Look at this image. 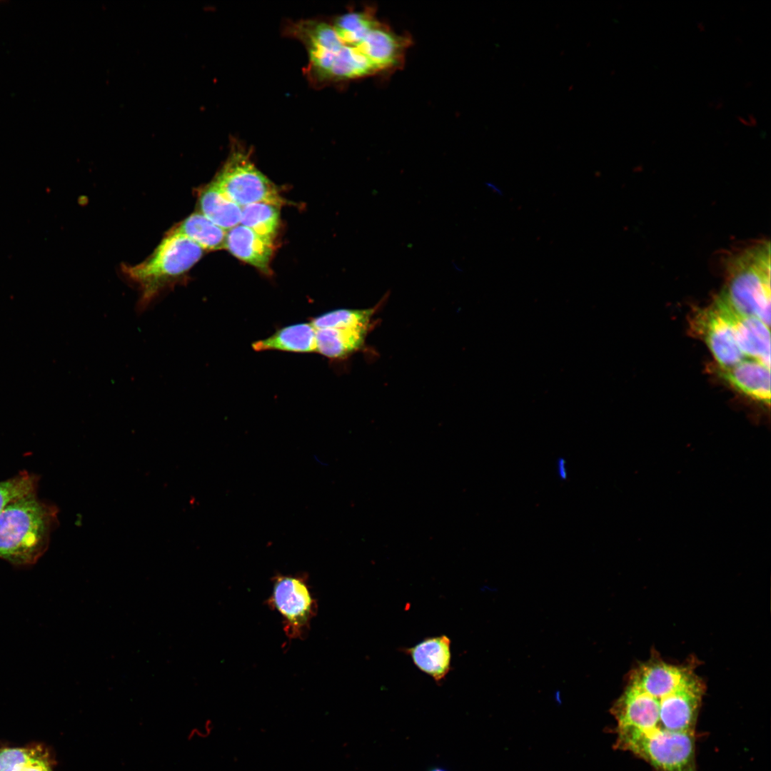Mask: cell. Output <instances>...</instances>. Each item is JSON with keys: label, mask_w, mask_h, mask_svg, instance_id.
<instances>
[{"label": "cell", "mask_w": 771, "mask_h": 771, "mask_svg": "<svg viewBox=\"0 0 771 771\" xmlns=\"http://www.w3.org/2000/svg\"><path fill=\"white\" fill-rule=\"evenodd\" d=\"M58 513L36 493L7 505L0 513V558L16 566L36 563L48 549Z\"/></svg>", "instance_id": "obj_1"}, {"label": "cell", "mask_w": 771, "mask_h": 771, "mask_svg": "<svg viewBox=\"0 0 771 771\" xmlns=\"http://www.w3.org/2000/svg\"><path fill=\"white\" fill-rule=\"evenodd\" d=\"M203 251L195 242L171 229L143 262L123 265V273L140 291L138 308L143 311L166 288L182 280Z\"/></svg>", "instance_id": "obj_2"}, {"label": "cell", "mask_w": 771, "mask_h": 771, "mask_svg": "<svg viewBox=\"0 0 771 771\" xmlns=\"http://www.w3.org/2000/svg\"><path fill=\"white\" fill-rule=\"evenodd\" d=\"M739 313L770 326V246L762 242L733 257L718 296Z\"/></svg>", "instance_id": "obj_3"}, {"label": "cell", "mask_w": 771, "mask_h": 771, "mask_svg": "<svg viewBox=\"0 0 771 771\" xmlns=\"http://www.w3.org/2000/svg\"><path fill=\"white\" fill-rule=\"evenodd\" d=\"M294 29L307 48L311 70L320 80H351L378 73L360 46L343 41L331 24L308 21Z\"/></svg>", "instance_id": "obj_4"}, {"label": "cell", "mask_w": 771, "mask_h": 771, "mask_svg": "<svg viewBox=\"0 0 771 771\" xmlns=\"http://www.w3.org/2000/svg\"><path fill=\"white\" fill-rule=\"evenodd\" d=\"M616 747L629 751L658 771H697L695 735L660 727L616 730Z\"/></svg>", "instance_id": "obj_5"}, {"label": "cell", "mask_w": 771, "mask_h": 771, "mask_svg": "<svg viewBox=\"0 0 771 771\" xmlns=\"http://www.w3.org/2000/svg\"><path fill=\"white\" fill-rule=\"evenodd\" d=\"M267 602L281 617L285 635L289 640H303L307 635L318 611L307 576L275 575Z\"/></svg>", "instance_id": "obj_6"}, {"label": "cell", "mask_w": 771, "mask_h": 771, "mask_svg": "<svg viewBox=\"0 0 771 771\" xmlns=\"http://www.w3.org/2000/svg\"><path fill=\"white\" fill-rule=\"evenodd\" d=\"M213 181L241 207L255 203L279 207L285 203L276 186L254 166L246 153L240 151L230 155Z\"/></svg>", "instance_id": "obj_7"}, {"label": "cell", "mask_w": 771, "mask_h": 771, "mask_svg": "<svg viewBox=\"0 0 771 771\" xmlns=\"http://www.w3.org/2000/svg\"><path fill=\"white\" fill-rule=\"evenodd\" d=\"M705 692L703 680L693 672L675 690L657 698L661 727L672 732L694 733Z\"/></svg>", "instance_id": "obj_8"}, {"label": "cell", "mask_w": 771, "mask_h": 771, "mask_svg": "<svg viewBox=\"0 0 771 771\" xmlns=\"http://www.w3.org/2000/svg\"><path fill=\"white\" fill-rule=\"evenodd\" d=\"M690 328L707 345L718 366H730L745 358L731 326L712 304L691 314Z\"/></svg>", "instance_id": "obj_9"}, {"label": "cell", "mask_w": 771, "mask_h": 771, "mask_svg": "<svg viewBox=\"0 0 771 771\" xmlns=\"http://www.w3.org/2000/svg\"><path fill=\"white\" fill-rule=\"evenodd\" d=\"M712 304L731 326L745 357L770 367V327L757 317L739 313L718 296Z\"/></svg>", "instance_id": "obj_10"}, {"label": "cell", "mask_w": 771, "mask_h": 771, "mask_svg": "<svg viewBox=\"0 0 771 771\" xmlns=\"http://www.w3.org/2000/svg\"><path fill=\"white\" fill-rule=\"evenodd\" d=\"M617 728L650 730L660 726V705L657 698L627 682L623 694L611 707Z\"/></svg>", "instance_id": "obj_11"}, {"label": "cell", "mask_w": 771, "mask_h": 771, "mask_svg": "<svg viewBox=\"0 0 771 771\" xmlns=\"http://www.w3.org/2000/svg\"><path fill=\"white\" fill-rule=\"evenodd\" d=\"M719 377L740 393L760 403H770V367L752 358H743L727 367L717 366Z\"/></svg>", "instance_id": "obj_12"}, {"label": "cell", "mask_w": 771, "mask_h": 771, "mask_svg": "<svg viewBox=\"0 0 771 771\" xmlns=\"http://www.w3.org/2000/svg\"><path fill=\"white\" fill-rule=\"evenodd\" d=\"M226 248L238 259L268 273L273 241L239 224L227 231Z\"/></svg>", "instance_id": "obj_13"}, {"label": "cell", "mask_w": 771, "mask_h": 771, "mask_svg": "<svg viewBox=\"0 0 771 771\" xmlns=\"http://www.w3.org/2000/svg\"><path fill=\"white\" fill-rule=\"evenodd\" d=\"M404 651L417 668L438 684L451 669L450 640L445 635L427 638Z\"/></svg>", "instance_id": "obj_14"}, {"label": "cell", "mask_w": 771, "mask_h": 771, "mask_svg": "<svg viewBox=\"0 0 771 771\" xmlns=\"http://www.w3.org/2000/svg\"><path fill=\"white\" fill-rule=\"evenodd\" d=\"M56 765L51 748L43 743L0 749V771H54Z\"/></svg>", "instance_id": "obj_15"}, {"label": "cell", "mask_w": 771, "mask_h": 771, "mask_svg": "<svg viewBox=\"0 0 771 771\" xmlns=\"http://www.w3.org/2000/svg\"><path fill=\"white\" fill-rule=\"evenodd\" d=\"M316 328L311 323H301L286 326L273 335L258 341L252 347L257 351H282L311 353L316 351Z\"/></svg>", "instance_id": "obj_16"}, {"label": "cell", "mask_w": 771, "mask_h": 771, "mask_svg": "<svg viewBox=\"0 0 771 771\" xmlns=\"http://www.w3.org/2000/svg\"><path fill=\"white\" fill-rule=\"evenodd\" d=\"M198 206L200 213L226 231L240 224L242 207L230 200L213 181L200 191Z\"/></svg>", "instance_id": "obj_17"}, {"label": "cell", "mask_w": 771, "mask_h": 771, "mask_svg": "<svg viewBox=\"0 0 771 771\" xmlns=\"http://www.w3.org/2000/svg\"><path fill=\"white\" fill-rule=\"evenodd\" d=\"M370 329L325 328L316 330V351L332 359L343 358L358 351Z\"/></svg>", "instance_id": "obj_18"}, {"label": "cell", "mask_w": 771, "mask_h": 771, "mask_svg": "<svg viewBox=\"0 0 771 771\" xmlns=\"http://www.w3.org/2000/svg\"><path fill=\"white\" fill-rule=\"evenodd\" d=\"M172 230L193 241L204 251L226 248L227 231L213 223L200 212L191 213Z\"/></svg>", "instance_id": "obj_19"}, {"label": "cell", "mask_w": 771, "mask_h": 771, "mask_svg": "<svg viewBox=\"0 0 771 771\" xmlns=\"http://www.w3.org/2000/svg\"><path fill=\"white\" fill-rule=\"evenodd\" d=\"M278 206L255 203L242 207L240 224L273 241L279 225Z\"/></svg>", "instance_id": "obj_20"}, {"label": "cell", "mask_w": 771, "mask_h": 771, "mask_svg": "<svg viewBox=\"0 0 771 771\" xmlns=\"http://www.w3.org/2000/svg\"><path fill=\"white\" fill-rule=\"evenodd\" d=\"M378 306L367 309H337L314 318L312 326L316 330L325 328H371L372 316Z\"/></svg>", "instance_id": "obj_21"}, {"label": "cell", "mask_w": 771, "mask_h": 771, "mask_svg": "<svg viewBox=\"0 0 771 771\" xmlns=\"http://www.w3.org/2000/svg\"><path fill=\"white\" fill-rule=\"evenodd\" d=\"M39 476L26 470L14 477L0 481V513L11 503L26 496L36 494Z\"/></svg>", "instance_id": "obj_22"}, {"label": "cell", "mask_w": 771, "mask_h": 771, "mask_svg": "<svg viewBox=\"0 0 771 771\" xmlns=\"http://www.w3.org/2000/svg\"><path fill=\"white\" fill-rule=\"evenodd\" d=\"M555 472L560 480H566L569 475L568 464L566 458L558 457L555 461Z\"/></svg>", "instance_id": "obj_23"}, {"label": "cell", "mask_w": 771, "mask_h": 771, "mask_svg": "<svg viewBox=\"0 0 771 771\" xmlns=\"http://www.w3.org/2000/svg\"><path fill=\"white\" fill-rule=\"evenodd\" d=\"M428 771H447V770L445 769H444V768L437 767H433L432 769L429 770Z\"/></svg>", "instance_id": "obj_24"}]
</instances>
